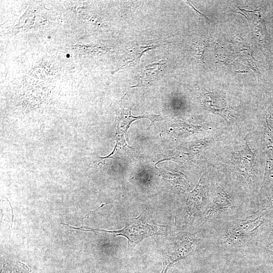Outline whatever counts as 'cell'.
Wrapping results in <instances>:
<instances>
[{"mask_svg":"<svg viewBox=\"0 0 273 273\" xmlns=\"http://www.w3.org/2000/svg\"><path fill=\"white\" fill-rule=\"evenodd\" d=\"M30 269L24 264L17 262L4 265L2 273H29Z\"/></svg>","mask_w":273,"mask_h":273,"instance_id":"obj_9","label":"cell"},{"mask_svg":"<svg viewBox=\"0 0 273 273\" xmlns=\"http://www.w3.org/2000/svg\"><path fill=\"white\" fill-rule=\"evenodd\" d=\"M251 209L250 201L235 194L225 183L218 180L209 182L208 203L200 228H209Z\"/></svg>","mask_w":273,"mask_h":273,"instance_id":"obj_2","label":"cell"},{"mask_svg":"<svg viewBox=\"0 0 273 273\" xmlns=\"http://www.w3.org/2000/svg\"><path fill=\"white\" fill-rule=\"evenodd\" d=\"M205 233L206 229L201 228L195 232H180L173 237L163 251L161 273H167L173 264L192 255L201 245Z\"/></svg>","mask_w":273,"mask_h":273,"instance_id":"obj_4","label":"cell"},{"mask_svg":"<svg viewBox=\"0 0 273 273\" xmlns=\"http://www.w3.org/2000/svg\"><path fill=\"white\" fill-rule=\"evenodd\" d=\"M166 65L165 59H162L157 63L149 64L146 66L144 71L140 76L138 85L136 86H149L156 80L157 76L159 75L164 69Z\"/></svg>","mask_w":273,"mask_h":273,"instance_id":"obj_7","label":"cell"},{"mask_svg":"<svg viewBox=\"0 0 273 273\" xmlns=\"http://www.w3.org/2000/svg\"><path fill=\"white\" fill-rule=\"evenodd\" d=\"M148 210L144 211L140 216L131 223H127L122 229L114 231H106L100 229L88 228L90 231H103L111 233L116 236H122L128 240L129 250L133 248L144 239L159 234L155 226L149 218Z\"/></svg>","mask_w":273,"mask_h":273,"instance_id":"obj_5","label":"cell"},{"mask_svg":"<svg viewBox=\"0 0 273 273\" xmlns=\"http://www.w3.org/2000/svg\"><path fill=\"white\" fill-rule=\"evenodd\" d=\"M157 46L156 43L155 44L153 42L150 44L149 42V44L145 46L133 48L132 50L127 52L123 57L121 68L124 69L135 65L139 62L141 56L145 51L155 48Z\"/></svg>","mask_w":273,"mask_h":273,"instance_id":"obj_8","label":"cell"},{"mask_svg":"<svg viewBox=\"0 0 273 273\" xmlns=\"http://www.w3.org/2000/svg\"><path fill=\"white\" fill-rule=\"evenodd\" d=\"M265 210L251 209L241 215L206 229L201 245L210 254L221 256H245L262 247L265 234Z\"/></svg>","mask_w":273,"mask_h":273,"instance_id":"obj_1","label":"cell"},{"mask_svg":"<svg viewBox=\"0 0 273 273\" xmlns=\"http://www.w3.org/2000/svg\"><path fill=\"white\" fill-rule=\"evenodd\" d=\"M122 99L119 102L116 108V144L113 152L109 155L113 154L115 150L117 148L121 147L128 146L131 148L125 141V137L126 136L127 130L131 123L136 119L140 118H147L151 120L152 125L155 121L161 120L162 118L160 115H148L138 116H133L131 114V108L129 109H125L122 106Z\"/></svg>","mask_w":273,"mask_h":273,"instance_id":"obj_6","label":"cell"},{"mask_svg":"<svg viewBox=\"0 0 273 273\" xmlns=\"http://www.w3.org/2000/svg\"><path fill=\"white\" fill-rule=\"evenodd\" d=\"M209 178L204 173L195 188L187 195L183 210L176 217L175 226L180 232H192L197 221L198 228L201 225L209 200Z\"/></svg>","mask_w":273,"mask_h":273,"instance_id":"obj_3","label":"cell"}]
</instances>
